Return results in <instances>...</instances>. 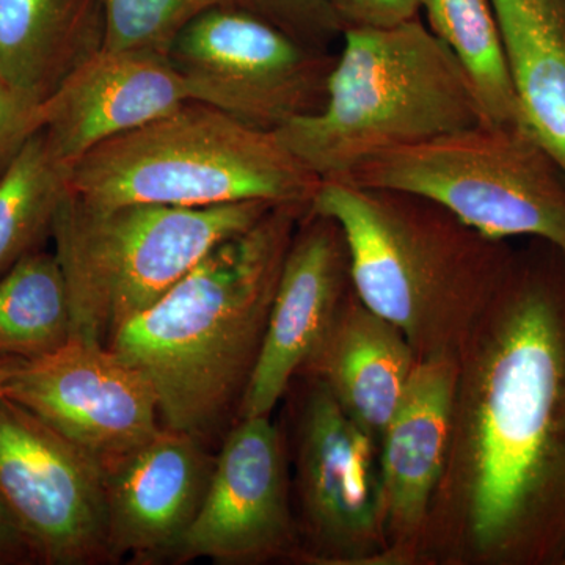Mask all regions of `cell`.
<instances>
[{"instance_id":"1","label":"cell","mask_w":565,"mask_h":565,"mask_svg":"<svg viewBox=\"0 0 565 565\" xmlns=\"http://www.w3.org/2000/svg\"><path fill=\"white\" fill-rule=\"evenodd\" d=\"M479 559L565 565V252H514L459 351L440 487ZM438 487V489H440Z\"/></svg>"},{"instance_id":"2","label":"cell","mask_w":565,"mask_h":565,"mask_svg":"<svg viewBox=\"0 0 565 565\" xmlns=\"http://www.w3.org/2000/svg\"><path fill=\"white\" fill-rule=\"evenodd\" d=\"M308 210L274 204L110 338L111 351L150 382L167 429L207 445L237 419L282 263Z\"/></svg>"},{"instance_id":"3","label":"cell","mask_w":565,"mask_h":565,"mask_svg":"<svg viewBox=\"0 0 565 565\" xmlns=\"http://www.w3.org/2000/svg\"><path fill=\"white\" fill-rule=\"evenodd\" d=\"M310 210L338 223L352 291L405 334L418 359L459 355L514 256L505 241L416 193L321 181Z\"/></svg>"},{"instance_id":"4","label":"cell","mask_w":565,"mask_h":565,"mask_svg":"<svg viewBox=\"0 0 565 565\" xmlns=\"http://www.w3.org/2000/svg\"><path fill=\"white\" fill-rule=\"evenodd\" d=\"M322 109L275 129L321 181L343 180L382 152L482 122L452 52L418 18L344 29Z\"/></svg>"},{"instance_id":"5","label":"cell","mask_w":565,"mask_h":565,"mask_svg":"<svg viewBox=\"0 0 565 565\" xmlns=\"http://www.w3.org/2000/svg\"><path fill=\"white\" fill-rule=\"evenodd\" d=\"M70 167L71 195L99 207L311 204L321 184L277 134L206 103L104 140Z\"/></svg>"},{"instance_id":"6","label":"cell","mask_w":565,"mask_h":565,"mask_svg":"<svg viewBox=\"0 0 565 565\" xmlns=\"http://www.w3.org/2000/svg\"><path fill=\"white\" fill-rule=\"evenodd\" d=\"M273 203L211 207L92 206L68 195L51 236L71 305V340L109 343L223 241L255 225Z\"/></svg>"},{"instance_id":"7","label":"cell","mask_w":565,"mask_h":565,"mask_svg":"<svg viewBox=\"0 0 565 565\" xmlns=\"http://www.w3.org/2000/svg\"><path fill=\"white\" fill-rule=\"evenodd\" d=\"M338 181L416 193L489 239L565 252V173L530 129L479 122L382 152Z\"/></svg>"},{"instance_id":"8","label":"cell","mask_w":565,"mask_h":565,"mask_svg":"<svg viewBox=\"0 0 565 565\" xmlns=\"http://www.w3.org/2000/svg\"><path fill=\"white\" fill-rule=\"evenodd\" d=\"M169 55L211 106L266 131L321 110L337 62L239 6L204 11L182 29Z\"/></svg>"},{"instance_id":"9","label":"cell","mask_w":565,"mask_h":565,"mask_svg":"<svg viewBox=\"0 0 565 565\" xmlns=\"http://www.w3.org/2000/svg\"><path fill=\"white\" fill-rule=\"evenodd\" d=\"M0 497L39 563H111L104 470L39 416L0 397Z\"/></svg>"},{"instance_id":"10","label":"cell","mask_w":565,"mask_h":565,"mask_svg":"<svg viewBox=\"0 0 565 565\" xmlns=\"http://www.w3.org/2000/svg\"><path fill=\"white\" fill-rule=\"evenodd\" d=\"M3 396L28 408L103 470L163 429L148 379L109 345L70 340L25 360Z\"/></svg>"},{"instance_id":"11","label":"cell","mask_w":565,"mask_h":565,"mask_svg":"<svg viewBox=\"0 0 565 565\" xmlns=\"http://www.w3.org/2000/svg\"><path fill=\"white\" fill-rule=\"evenodd\" d=\"M297 426V490L319 555L367 556L385 546L377 441L315 377Z\"/></svg>"},{"instance_id":"12","label":"cell","mask_w":565,"mask_h":565,"mask_svg":"<svg viewBox=\"0 0 565 565\" xmlns=\"http://www.w3.org/2000/svg\"><path fill=\"white\" fill-rule=\"evenodd\" d=\"M288 471L280 430L270 416L241 418L215 456L199 515L172 557L252 564L294 546Z\"/></svg>"},{"instance_id":"13","label":"cell","mask_w":565,"mask_h":565,"mask_svg":"<svg viewBox=\"0 0 565 565\" xmlns=\"http://www.w3.org/2000/svg\"><path fill=\"white\" fill-rule=\"evenodd\" d=\"M352 291L348 247L333 218L308 210L275 291L241 418L270 416L294 375L310 363Z\"/></svg>"},{"instance_id":"14","label":"cell","mask_w":565,"mask_h":565,"mask_svg":"<svg viewBox=\"0 0 565 565\" xmlns=\"http://www.w3.org/2000/svg\"><path fill=\"white\" fill-rule=\"evenodd\" d=\"M206 92L158 51H99L43 103V131L70 166L96 145L166 117Z\"/></svg>"},{"instance_id":"15","label":"cell","mask_w":565,"mask_h":565,"mask_svg":"<svg viewBox=\"0 0 565 565\" xmlns=\"http://www.w3.org/2000/svg\"><path fill=\"white\" fill-rule=\"evenodd\" d=\"M215 457L199 437L167 429L104 468L111 557L172 559L199 515Z\"/></svg>"},{"instance_id":"16","label":"cell","mask_w":565,"mask_h":565,"mask_svg":"<svg viewBox=\"0 0 565 565\" xmlns=\"http://www.w3.org/2000/svg\"><path fill=\"white\" fill-rule=\"evenodd\" d=\"M459 355L435 353L415 364L379 451L385 542L418 534L451 449Z\"/></svg>"},{"instance_id":"17","label":"cell","mask_w":565,"mask_h":565,"mask_svg":"<svg viewBox=\"0 0 565 565\" xmlns=\"http://www.w3.org/2000/svg\"><path fill=\"white\" fill-rule=\"evenodd\" d=\"M416 362L418 355L405 334L351 291L307 367L381 446Z\"/></svg>"},{"instance_id":"18","label":"cell","mask_w":565,"mask_h":565,"mask_svg":"<svg viewBox=\"0 0 565 565\" xmlns=\"http://www.w3.org/2000/svg\"><path fill=\"white\" fill-rule=\"evenodd\" d=\"M103 41L102 0H0V79L39 102Z\"/></svg>"},{"instance_id":"19","label":"cell","mask_w":565,"mask_h":565,"mask_svg":"<svg viewBox=\"0 0 565 565\" xmlns=\"http://www.w3.org/2000/svg\"><path fill=\"white\" fill-rule=\"evenodd\" d=\"M527 126L565 173V0H490Z\"/></svg>"},{"instance_id":"20","label":"cell","mask_w":565,"mask_h":565,"mask_svg":"<svg viewBox=\"0 0 565 565\" xmlns=\"http://www.w3.org/2000/svg\"><path fill=\"white\" fill-rule=\"evenodd\" d=\"M422 13L463 71L482 122L530 129L490 0H423Z\"/></svg>"},{"instance_id":"21","label":"cell","mask_w":565,"mask_h":565,"mask_svg":"<svg viewBox=\"0 0 565 565\" xmlns=\"http://www.w3.org/2000/svg\"><path fill=\"white\" fill-rule=\"evenodd\" d=\"M68 286L55 253L35 250L0 275V355L32 360L71 340Z\"/></svg>"},{"instance_id":"22","label":"cell","mask_w":565,"mask_h":565,"mask_svg":"<svg viewBox=\"0 0 565 565\" xmlns=\"http://www.w3.org/2000/svg\"><path fill=\"white\" fill-rule=\"evenodd\" d=\"M70 170L40 129L0 173V275L52 233L68 195Z\"/></svg>"},{"instance_id":"23","label":"cell","mask_w":565,"mask_h":565,"mask_svg":"<svg viewBox=\"0 0 565 565\" xmlns=\"http://www.w3.org/2000/svg\"><path fill=\"white\" fill-rule=\"evenodd\" d=\"M103 51L170 54L185 25L204 11L237 6L236 0H102Z\"/></svg>"},{"instance_id":"24","label":"cell","mask_w":565,"mask_h":565,"mask_svg":"<svg viewBox=\"0 0 565 565\" xmlns=\"http://www.w3.org/2000/svg\"><path fill=\"white\" fill-rule=\"evenodd\" d=\"M237 6L266 18L292 36L327 50L343 35L329 0H236Z\"/></svg>"},{"instance_id":"25","label":"cell","mask_w":565,"mask_h":565,"mask_svg":"<svg viewBox=\"0 0 565 565\" xmlns=\"http://www.w3.org/2000/svg\"><path fill=\"white\" fill-rule=\"evenodd\" d=\"M43 128V102L0 79V173L33 134Z\"/></svg>"},{"instance_id":"26","label":"cell","mask_w":565,"mask_h":565,"mask_svg":"<svg viewBox=\"0 0 565 565\" xmlns=\"http://www.w3.org/2000/svg\"><path fill=\"white\" fill-rule=\"evenodd\" d=\"M338 20L348 28H385L414 20L423 0H329Z\"/></svg>"},{"instance_id":"27","label":"cell","mask_w":565,"mask_h":565,"mask_svg":"<svg viewBox=\"0 0 565 565\" xmlns=\"http://www.w3.org/2000/svg\"><path fill=\"white\" fill-rule=\"evenodd\" d=\"M35 559L31 544L0 497V563L25 564Z\"/></svg>"},{"instance_id":"28","label":"cell","mask_w":565,"mask_h":565,"mask_svg":"<svg viewBox=\"0 0 565 565\" xmlns=\"http://www.w3.org/2000/svg\"><path fill=\"white\" fill-rule=\"evenodd\" d=\"M24 362L25 359H20V356L0 355V397L6 393V386L10 379L17 374Z\"/></svg>"}]
</instances>
